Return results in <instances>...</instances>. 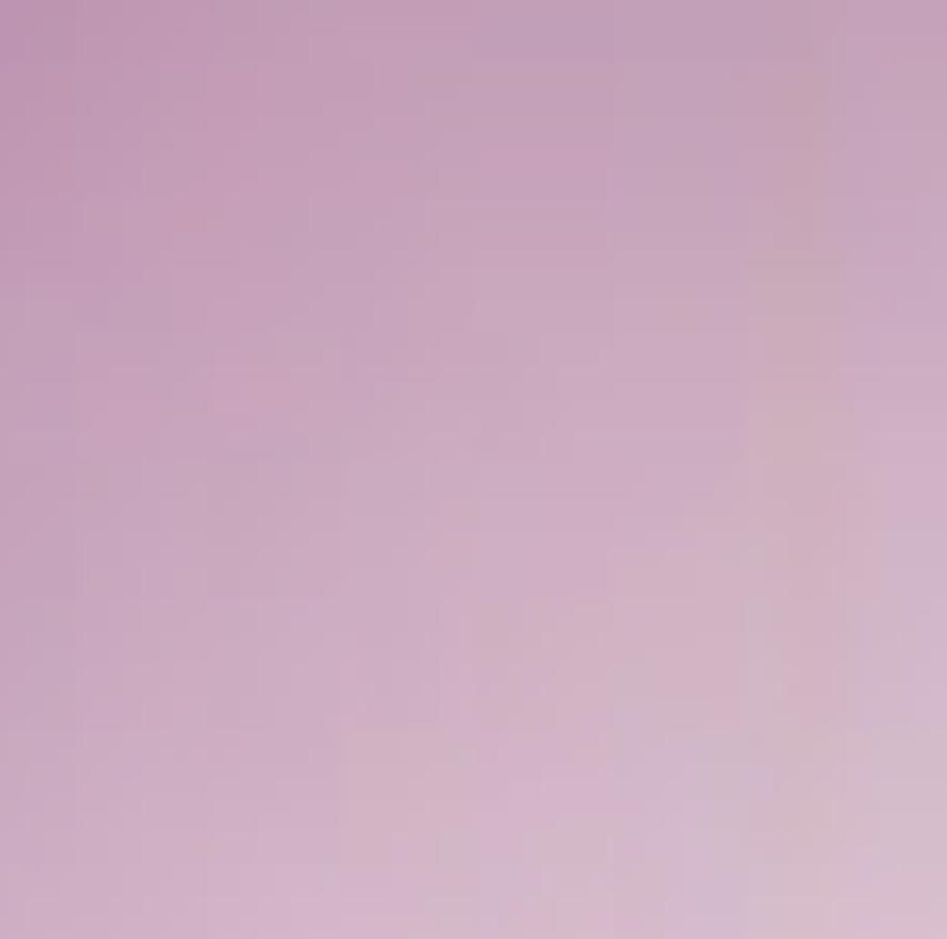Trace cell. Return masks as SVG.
I'll return each mask as SVG.
<instances>
[{
    "label": "cell",
    "instance_id": "cell-1",
    "mask_svg": "<svg viewBox=\"0 0 947 939\" xmlns=\"http://www.w3.org/2000/svg\"><path fill=\"white\" fill-rule=\"evenodd\" d=\"M424 740H432V732H424ZM432 748H440V740H432ZM440 756H449V748H440ZM449 765H458V756H449ZM458 773H466V765H458ZM466 782H474V773H466ZM474 790H482V782H474ZM482 798H490V790H482ZM498 815H508V823H516V832H532V823H524V815H516L508 798H498Z\"/></svg>",
    "mask_w": 947,
    "mask_h": 939
}]
</instances>
